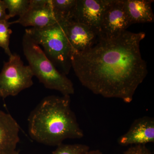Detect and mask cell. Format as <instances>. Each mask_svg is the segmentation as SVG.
<instances>
[{
	"label": "cell",
	"instance_id": "obj_7",
	"mask_svg": "<svg viewBox=\"0 0 154 154\" xmlns=\"http://www.w3.org/2000/svg\"><path fill=\"white\" fill-rule=\"evenodd\" d=\"M124 0H110L103 14L99 38L116 37L130 26Z\"/></svg>",
	"mask_w": 154,
	"mask_h": 154
},
{
	"label": "cell",
	"instance_id": "obj_18",
	"mask_svg": "<svg viewBox=\"0 0 154 154\" xmlns=\"http://www.w3.org/2000/svg\"><path fill=\"white\" fill-rule=\"evenodd\" d=\"M6 7L3 1L0 0V21L8 20L10 19L6 13Z\"/></svg>",
	"mask_w": 154,
	"mask_h": 154
},
{
	"label": "cell",
	"instance_id": "obj_3",
	"mask_svg": "<svg viewBox=\"0 0 154 154\" xmlns=\"http://www.w3.org/2000/svg\"><path fill=\"white\" fill-rule=\"evenodd\" d=\"M22 45L24 55L33 75L45 88L59 91L63 96H70L74 94L72 81L57 69L40 46L26 32Z\"/></svg>",
	"mask_w": 154,
	"mask_h": 154
},
{
	"label": "cell",
	"instance_id": "obj_19",
	"mask_svg": "<svg viewBox=\"0 0 154 154\" xmlns=\"http://www.w3.org/2000/svg\"><path fill=\"white\" fill-rule=\"evenodd\" d=\"M85 154H103L101 151L99 149L93 150H89Z\"/></svg>",
	"mask_w": 154,
	"mask_h": 154
},
{
	"label": "cell",
	"instance_id": "obj_10",
	"mask_svg": "<svg viewBox=\"0 0 154 154\" xmlns=\"http://www.w3.org/2000/svg\"><path fill=\"white\" fill-rule=\"evenodd\" d=\"M66 28L72 54L89 49L95 44L96 37H98L88 26L73 20H67Z\"/></svg>",
	"mask_w": 154,
	"mask_h": 154
},
{
	"label": "cell",
	"instance_id": "obj_14",
	"mask_svg": "<svg viewBox=\"0 0 154 154\" xmlns=\"http://www.w3.org/2000/svg\"><path fill=\"white\" fill-rule=\"evenodd\" d=\"M6 8L8 11L10 18L21 17L29 8L30 0H3Z\"/></svg>",
	"mask_w": 154,
	"mask_h": 154
},
{
	"label": "cell",
	"instance_id": "obj_11",
	"mask_svg": "<svg viewBox=\"0 0 154 154\" xmlns=\"http://www.w3.org/2000/svg\"><path fill=\"white\" fill-rule=\"evenodd\" d=\"M20 127L10 113L0 110V154H16Z\"/></svg>",
	"mask_w": 154,
	"mask_h": 154
},
{
	"label": "cell",
	"instance_id": "obj_12",
	"mask_svg": "<svg viewBox=\"0 0 154 154\" xmlns=\"http://www.w3.org/2000/svg\"><path fill=\"white\" fill-rule=\"evenodd\" d=\"M153 2L152 0H124L125 9L130 24L153 22L152 8Z\"/></svg>",
	"mask_w": 154,
	"mask_h": 154
},
{
	"label": "cell",
	"instance_id": "obj_1",
	"mask_svg": "<svg viewBox=\"0 0 154 154\" xmlns=\"http://www.w3.org/2000/svg\"><path fill=\"white\" fill-rule=\"evenodd\" d=\"M145 36L144 32L125 30L113 38H99L86 51L72 54V68L82 85L94 94L131 103L148 74L140 50Z\"/></svg>",
	"mask_w": 154,
	"mask_h": 154
},
{
	"label": "cell",
	"instance_id": "obj_13",
	"mask_svg": "<svg viewBox=\"0 0 154 154\" xmlns=\"http://www.w3.org/2000/svg\"><path fill=\"white\" fill-rule=\"evenodd\" d=\"M77 0H50L54 11L63 19L71 20Z\"/></svg>",
	"mask_w": 154,
	"mask_h": 154
},
{
	"label": "cell",
	"instance_id": "obj_9",
	"mask_svg": "<svg viewBox=\"0 0 154 154\" xmlns=\"http://www.w3.org/2000/svg\"><path fill=\"white\" fill-rule=\"evenodd\" d=\"M154 142V119L144 116L135 119L127 132L119 138L122 146L146 145Z\"/></svg>",
	"mask_w": 154,
	"mask_h": 154
},
{
	"label": "cell",
	"instance_id": "obj_15",
	"mask_svg": "<svg viewBox=\"0 0 154 154\" xmlns=\"http://www.w3.org/2000/svg\"><path fill=\"white\" fill-rule=\"evenodd\" d=\"M11 25V22L8 20L0 21V47L4 50L9 57L13 54L9 47L10 37L12 33V30L10 28Z\"/></svg>",
	"mask_w": 154,
	"mask_h": 154
},
{
	"label": "cell",
	"instance_id": "obj_4",
	"mask_svg": "<svg viewBox=\"0 0 154 154\" xmlns=\"http://www.w3.org/2000/svg\"><path fill=\"white\" fill-rule=\"evenodd\" d=\"M67 21L61 20L45 28H31L25 30L37 44L42 46L50 60L65 75L68 74L72 68L71 48L66 28Z\"/></svg>",
	"mask_w": 154,
	"mask_h": 154
},
{
	"label": "cell",
	"instance_id": "obj_8",
	"mask_svg": "<svg viewBox=\"0 0 154 154\" xmlns=\"http://www.w3.org/2000/svg\"><path fill=\"white\" fill-rule=\"evenodd\" d=\"M110 0H77L71 20L85 25L100 35L103 14Z\"/></svg>",
	"mask_w": 154,
	"mask_h": 154
},
{
	"label": "cell",
	"instance_id": "obj_2",
	"mask_svg": "<svg viewBox=\"0 0 154 154\" xmlns=\"http://www.w3.org/2000/svg\"><path fill=\"white\" fill-rule=\"evenodd\" d=\"M30 137L38 143L57 146L66 139H79L84 132L72 110L70 96L45 97L28 116Z\"/></svg>",
	"mask_w": 154,
	"mask_h": 154
},
{
	"label": "cell",
	"instance_id": "obj_6",
	"mask_svg": "<svg viewBox=\"0 0 154 154\" xmlns=\"http://www.w3.org/2000/svg\"><path fill=\"white\" fill-rule=\"evenodd\" d=\"M62 20L66 19H63L54 11L50 0H30L28 11L19 19L11 22V24H19L24 27L43 28Z\"/></svg>",
	"mask_w": 154,
	"mask_h": 154
},
{
	"label": "cell",
	"instance_id": "obj_20",
	"mask_svg": "<svg viewBox=\"0 0 154 154\" xmlns=\"http://www.w3.org/2000/svg\"><path fill=\"white\" fill-rule=\"evenodd\" d=\"M16 154H19V151H17V153H16Z\"/></svg>",
	"mask_w": 154,
	"mask_h": 154
},
{
	"label": "cell",
	"instance_id": "obj_17",
	"mask_svg": "<svg viewBox=\"0 0 154 154\" xmlns=\"http://www.w3.org/2000/svg\"><path fill=\"white\" fill-rule=\"evenodd\" d=\"M123 154H152L146 145H134L130 147Z\"/></svg>",
	"mask_w": 154,
	"mask_h": 154
},
{
	"label": "cell",
	"instance_id": "obj_5",
	"mask_svg": "<svg viewBox=\"0 0 154 154\" xmlns=\"http://www.w3.org/2000/svg\"><path fill=\"white\" fill-rule=\"evenodd\" d=\"M33 72L25 65L20 56L13 54L8 61L4 62L0 72V96L3 99L17 96L33 85Z\"/></svg>",
	"mask_w": 154,
	"mask_h": 154
},
{
	"label": "cell",
	"instance_id": "obj_16",
	"mask_svg": "<svg viewBox=\"0 0 154 154\" xmlns=\"http://www.w3.org/2000/svg\"><path fill=\"white\" fill-rule=\"evenodd\" d=\"M90 150L89 146L82 144H66L63 143L57 146L52 154H85Z\"/></svg>",
	"mask_w": 154,
	"mask_h": 154
}]
</instances>
